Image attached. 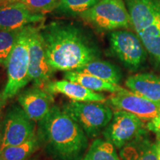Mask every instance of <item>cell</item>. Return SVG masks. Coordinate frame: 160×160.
Returning a JSON list of instances; mask_svg holds the SVG:
<instances>
[{
	"instance_id": "1",
	"label": "cell",
	"mask_w": 160,
	"mask_h": 160,
	"mask_svg": "<svg viewBox=\"0 0 160 160\" xmlns=\"http://www.w3.org/2000/svg\"><path fill=\"white\" fill-rule=\"evenodd\" d=\"M39 31L48 62L54 71H76L99 59V46L79 24L53 21L40 26Z\"/></svg>"
},
{
	"instance_id": "2",
	"label": "cell",
	"mask_w": 160,
	"mask_h": 160,
	"mask_svg": "<svg viewBox=\"0 0 160 160\" xmlns=\"http://www.w3.org/2000/svg\"><path fill=\"white\" fill-rule=\"evenodd\" d=\"M40 146L53 160H82L89 148L88 138L62 108L53 105L38 122Z\"/></svg>"
},
{
	"instance_id": "3",
	"label": "cell",
	"mask_w": 160,
	"mask_h": 160,
	"mask_svg": "<svg viewBox=\"0 0 160 160\" xmlns=\"http://www.w3.org/2000/svg\"><path fill=\"white\" fill-rule=\"evenodd\" d=\"M33 25L24 28L10 55L7 66L8 80L0 99L6 102L24 89L29 77V33Z\"/></svg>"
},
{
	"instance_id": "4",
	"label": "cell",
	"mask_w": 160,
	"mask_h": 160,
	"mask_svg": "<svg viewBox=\"0 0 160 160\" xmlns=\"http://www.w3.org/2000/svg\"><path fill=\"white\" fill-rule=\"evenodd\" d=\"M62 108L91 139L102 133L113 115V111L109 106L97 102L71 101L64 104Z\"/></svg>"
},
{
	"instance_id": "5",
	"label": "cell",
	"mask_w": 160,
	"mask_h": 160,
	"mask_svg": "<svg viewBox=\"0 0 160 160\" xmlns=\"http://www.w3.org/2000/svg\"><path fill=\"white\" fill-rule=\"evenodd\" d=\"M79 17L98 31L133 29L124 0H101Z\"/></svg>"
},
{
	"instance_id": "6",
	"label": "cell",
	"mask_w": 160,
	"mask_h": 160,
	"mask_svg": "<svg viewBox=\"0 0 160 160\" xmlns=\"http://www.w3.org/2000/svg\"><path fill=\"white\" fill-rule=\"evenodd\" d=\"M108 41L111 53L126 68L131 71L142 68L148 53L137 33L127 29L111 31Z\"/></svg>"
},
{
	"instance_id": "7",
	"label": "cell",
	"mask_w": 160,
	"mask_h": 160,
	"mask_svg": "<svg viewBox=\"0 0 160 160\" xmlns=\"http://www.w3.org/2000/svg\"><path fill=\"white\" fill-rule=\"evenodd\" d=\"M35 123L19 104L11 105L4 118L0 149L20 145L35 136Z\"/></svg>"
},
{
	"instance_id": "8",
	"label": "cell",
	"mask_w": 160,
	"mask_h": 160,
	"mask_svg": "<svg viewBox=\"0 0 160 160\" xmlns=\"http://www.w3.org/2000/svg\"><path fill=\"white\" fill-rule=\"evenodd\" d=\"M147 132L145 122L128 112L115 110L113 118L102 132L106 141L121 149L138 136Z\"/></svg>"
},
{
	"instance_id": "9",
	"label": "cell",
	"mask_w": 160,
	"mask_h": 160,
	"mask_svg": "<svg viewBox=\"0 0 160 160\" xmlns=\"http://www.w3.org/2000/svg\"><path fill=\"white\" fill-rule=\"evenodd\" d=\"M29 77L33 85L45 87L51 81L54 71L48 62L39 28H31L29 33Z\"/></svg>"
},
{
	"instance_id": "10",
	"label": "cell",
	"mask_w": 160,
	"mask_h": 160,
	"mask_svg": "<svg viewBox=\"0 0 160 160\" xmlns=\"http://www.w3.org/2000/svg\"><path fill=\"white\" fill-rule=\"evenodd\" d=\"M108 103L115 110H122L135 115L144 122H148L159 113L160 103L155 102L125 88L112 93Z\"/></svg>"
},
{
	"instance_id": "11",
	"label": "cell",
	"mask_w": 160,
	"mask_h": 160,
	"mask_svg": "<svg viewBox=\"0 0 160 160\" xmlns=\"http://www.w3.org/2000/svg\"><path fill=\"white\" fill-rule=\"evenodd\" d=\"M45 14L33 12L20 2L0 5V30L14 31L42 22Z\"/></svg>"
},
{
	"instance_id": "12",
	"label": "cell",
	"mask_w": 160,
	"mask_h": 160,
	"mask_svg": "<svg viewBox=\"0 0 160 160\" xmlns=\"http://www.w3.org/2000/svg\"><path fill=\"white\" fill-rule=\"evenodd\" d=\"M18 103L36 122L41 121L53 107V94L38 86L23 89L18 94Z\"/></svg>"
},
{
	"instance_id": "13",
	"label": "cell",
	"mask_w": 160,
	"mask_h": 160,
	"mask_svg": "<svg viewBox=\"0 0 160 160\" xmlns=\"http://www.w3.org/2000/svg\"><path fill=\"white\" fill-rule=\"evenodd\" d=\"M132 27L137 36L151 25L160 13V0H124Z\"/></svg>"
},
{
	"instance_id": "14",
	"label": "cell",
	"mask_w": 160,
	"mask_h": 160,
	"mask_svg": "<svg viewBox=\"0 0 160 160\" xmlns=\"http://www.w3.org/2000/svg\"><path fill=\"white\" fill-rule=\"evenodd\" d=\"M45 88L51 94L60 93L69 98L71 101L104 102L106 100L102 93L93 91L83 87L79 83L65 79L51 81L45 85Z\"/></svg>"
},
{
	"instance_id": "15",
	"label": "cell",
	"mask_w": 160,
	"mask_h": 160,
	"mask_svg": "<svg viewBox=\"0 0 160 160\" xmlns=\"http://www.w3.org/2000/svg\"><path fill=\"white\" fill-rule=\"evenodd\" d=\"M126 87L133 93L160 103V75L141 73L126 79Z\"/></svg>"
},
{
	"instance_id": "16",
	"label": "cell",
	"mask_w": 160,
	"mask_h": 160,
	"mask_svg": "<svg viewBox=\"0 0 160 160\" xmlns=\"http://www.w3.org/2000/svg\"><path fill=\"white\" fill-rule=\"evenodd\" d=\"M119 157L121 160H158L157 145L147 131L120 149Z\"/></svg>"
},
{
	"instance_id": "17",
	"label": "cell",
	"mask_w": 160,
	"mask_h": 160,
	"mask_svg": "<svg viewBox=\"0 0 160 160\" xmlns=\"http://www.w3.org/2000/svg\"><path fill=\"white\" fill-rule=\"evenodd\" d=\"M64 78L73 82L79 83L86 88L95 92L105 91L113 93L123 89L119 85L108 82L95 76L81 71H66L64 73Z\"/></svg>"
},
{
	"instance_id": "18",
	"label": "cell",
	"mask_w": 160,
	"mask_h": 160,
	"mask_svg": "<svg viewBox=\"0 0 160 160\" xmlns=\"http://www.w3.org/2000/svg\"><path fill=\"white\" fill-rule=\"evenodd\" d=\"M76 71L89 73L114 85H119L122 78L119 68L110 62L99 59L90 62L87 65Z\"/></svg>"
},
{
	"instance_id": "19",
	"label": "cell",
	"mask_w": 160,
	"mask_h": 160,
	"mask_svg": "<svg viewBox=\"0 0 160 160\" xmlns=\"http://www.w3.org/2000/svg\"><path fill=\"white\" fill-rule=\"evenodd\" d=\"M156 68L160 69V13L155 21L138 36Z\"/></svg>"
},
{
	"instance_id": "20",
	"label": "cell",
	"mask_w": 160,
	"mask_h": 160,
	"mask_svg": "<svg viewBox=\"0 0 160 160\" xmlns=\"http://www.w3.org/2000/svg\"><path fill=\"white\" fill-rule=\"evenodd\" d=\"M39 147V139L36 134L20 145L7 146L0 149V153L5 160H28Z\"/></svg>"
},
{
	"instance_id": "21",
	"label": "cell",
	"mask_w": 160,
	"mask_h": 160,
	"mask_svg": "<svg viewBox=\"0 0 160 160\" xmlns=\"http://www.w3.org/2000/svg\"><path fill=\"white\" fill-rule=\"evenodd\" d=\"M82 160H121L116 148L105 139L97 138L89 146Z\"/></svg>"
},
{
	"instance_id": "22",
	"label": "cell",
	"mask_w": 160,
	"mask_h": 160,
	"mask_svg": "<svg viewBox=\"0 0 160 160\" xmlns=\"http://www.w3.org/2000/svg\"><path fill=\"white\" fill-rule=\"evenodd\" d=\"M101 0H61L53 11L67 17H79L82 13L91 8Z\"/></svg>"
},
{
	"instance_id": "23",
	"label": "cell",
	"mask_w": 160,
	"mask_h": 160,
	"mask_svg": "<svg viewBox=\"0 0 160 160\" xmlns=\"http://www.w3.org/2000/svg\"><path fill=\"white\" fill-rule=\"evenodd\" d=\"M22 29L14 31L0 30V65L4 67L7 66L10 55Z\"/></svg>"
},
{
	"instance_id": "24",
	"label": "cell",
	"mask_w": 160,
	"mask_h": 160,
	"mask_svg": "<svg viewBox=\"0 0 160 160\" xmlns=\"http://www.w3.org/2000/svg\"><path fill=\"white\" fill-rule=\"evenodd\" d=\"M60 1L61 0H7L4 4L20 2L32 11L45 14L47 12L54 11Z\"/></svg>"
},
{
	"instance_id": "25",
	"label": "cell",
	"mask_w": 160,
	"mask_h": 160,
	"mask_svg": "<svg viewBox=\"0 0 160 160\" xmlns=\"http://www.w3.org/2000/svg\"><path fill=\"white\" fill-rule=\"evenodd\" d=\"M146 128L148 130L155 133L158 139H160V110L157 117L148 122Z\"/></svg>"
},
{
	"instance_id": "26",
	"label": "cell",
	"mask_w": 160,
	"mask_h": 160,
	"mask_svg": "<svg viewBox=\"0 0 160 160\" xmlns=\"http://www.w3.org/2000/svg\"><path fill=\"white\" fill-rule=\"evenodd\" d=\"M157 145V159L160 160V139H158L157 142H156Z\"/></svg>"
},
{
	"instance_id": "27",
	"label": "cell",
	"mask_w": 160,
	"mask_h": 160,
	"mask_svg": "<svg viewBox=\"0 0 160 160\" xmlns=\"http://www.w3.org/2000/svg\"><path fill=\"white\" fill-rule=\"evenodd\" d=\"M5 102L2 101L0 99V113H1V109L3 107V105H5ZM1 139H2V132H1V125H0V146H1Z\"/></svg>"
},
{
	"instance_id": "28",
	"label": "cell",
	"mask_w": 160,
	"mask_h": 160,
	"mask_svg": "<svg viewBox=\"0 0 160 160\" xmlns=\"http://www.w3.org/2000/svg\"><path fill=\"white\" fill-rule=\"evenodd\" d=\"M6 1H7V0H0V5H3V4L5 3Z\"/></svg>"
},
{
	"instance_id": "29",
	"label": "cell",
	"mask_w": 160,
	"mask_h": 160,
	"mask_svg": "<svg viewBox=\"0 0 160 160\" xmlns=\"http://www.w3.org/2000/svg\"><path fill=\"white\" fill-rule=\"evenodd\" d=\"M0 160H5V159L3 157V156L2 155L1 153H0Z\"/></svg>"
}]
</instances>
